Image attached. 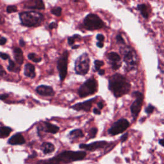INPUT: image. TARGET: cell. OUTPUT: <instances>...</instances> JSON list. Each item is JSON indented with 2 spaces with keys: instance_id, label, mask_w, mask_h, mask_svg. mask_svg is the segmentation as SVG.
I'll list each match as a JSON object with an SVG mask.
<instances>
[{
  "instance_id": "cell-1",
  "label": "cell",
  "mask_w": 164,
  "mask_h": 164,
  "mask_svg": "<svg viewBox=\"0 0 164 164\" xmlns=\"http://www.w3.org/2000/svg\"><path fill=\"white\" fill-rule=\"evenodd\" d=\"M86 152L84 151H65L51 159L40 161L38 164H67L84 160L86 157Z\"/></svg>"
},
{
  "instance_id": "cell-2",
  "label": "cell",
  "mask_w": 164,
  "mask_h": 164,
  "mask_svg": "<svg viewBox=\"0 0 164 164\" xmlns=\"http://www.w3.org/2000/svg\"><path fill=\"white\" fill-rule=\"evenodd\" d=\"M108 88L115 97H120L129 92L131 85L124 76L115 74L109 79Z\"/></svg>"
},
{
  "instance_id": "cell-3",
  "label": "cell",
  "mask_w": 164,
  "mask_h": 164,
  "mask_svg": "<svg viewBox=\"0 0 164 164\" xmlns=\"http://www.w3.org/2000/svg\"><path fill=\"white\" fill-rule=\"evenodd\" d=\"M22 25L28 27H36L41 25L44 21L43 15L36 11H27L19 14Z\"/></svg>"
},
{
  "instance_id": "cell-4",
  "label": "cell",
  "mask_w": 164,
  "mask_h": 164,
  "mask_svg": "<svg viewBox=\"0 0 164 164\" xmlns=\"http://www.w3.org/2000/svg\"><path fill=\"white\" fill-rule=\"evenodd\" d=\"M123 60L128 71H132L137 68L138 58L136 52L130 46H126L123 50Z\"/></svg>"
},
{
  "instance_id": "cell-5",
  "label": "cell",
  "mask_w": 164,
  "mask_h": 164,
  "mask_svg": "<svg viewBox=\"0 0 164 164\" xmlns=\"http://www.w3.org/2000/svg\"><path fill=\"white\" fill-rule=\"evenodd\" d=\"M90 69V58L87 53H83L75 61L74 70L77 74L85 76Z\"/></svg>"
},
{
  "instance_id": "cell-6",
  "label": "cell",
  "mask_w": 164,
  "mask_h": 164,
  "mask_svg": "<svg viewBox=\"0 0 164 164\" xmlns=\"http://www.w3.org/2000/svg\"><path fill=\"white\" fill-rule=\"evenodd\" d=\"M84 26L85 29L90 31H94L103 28L105 25L101 19L98 17L97 15L89 14L84 19Z\"/></svg>"
},
{
  "instance_id": "cell-7",
  "label": "cell",
  "mask_w": 164,
  "mask_h": 164,
  "mask_svg": "<svg viewBox=\"0 0 164 164\" xmlns=\"http://www.w3.org/2000/svg\"><path fill=\"white\" fill-rule=\"evenodd\" d=\"M97 90V83L94 78L87 79L84 84L79 87L78 94L80 97H85L92 95Z\"/></svg>"
},
{
  "instance_id": "cell-8",
  "label": "cell",
  "mask_w": 164,
  "mask_h": 164,
  "mask_svg": "<svg viewBox=\"0 0 164 164\" xmlns=\"http://www.w3.org/2000/svg\"><path fill=\"white\" fill-rule=\"evenodd\" d=\"M69 52L65 51L57 62V69L59 72V76L60 81H63L67 76L68 73V64Z\"/></svg>"
},
{
  "instance_id": "cell-9",
  "label": "cell",
  "mask_w": 164,
  "mask_h": 164,
  "mask_svg": "<svg viewBox=\"0 0 164 164\" xmlns=\"http://www.w3.org/2000/svg\"><path fill=\"white\" fill-rule=\"evenodd\" d=\"M133 96L136 97V100L131 105L130 110L134 119L135 120L140 112L144 101V96L140 92H134L133 93Z\"/></svg>"
},
{
  "instance_id": "cell-10",
  "label": "cell",
  "mask_w": 164,
  "mask_h": 164,
  "mask_svg": "<svg viewBox=\"0 0 164 164\" xmlns=\"http://www.w3.org/2000/svg\"><path fill=\"white\" fill-rule=\"evenodd\" d=\"M129 126V123L125 119H121L115 122L109 128L108 132L111 135H117L124 132Z\"/></svg>"
},
{
  "instance_id": "cell-11",
  "label": "cell",
  "mask_w": 164,
  "mask_h": 164,
  "mask_svg": "<svg viewBox=\"0 0 164 164\" xmlns=\"http://www.w3.org/2000/svg\"><path fill=\"white\" fill-rule=\"evenodd\" d=\"M108 145V143L106 141H97L95 142H92L89 144H81L79 145V147L80 149L85 150L86 151H93L95 150H97L98 149H102L105 148Z\"/></svg>"
},
{
  "instance_id": "cell-12",
  "label": "cell",
  "mask_w": 164,
  "mask_h": 164,
  "mask_svg": "<svg viewBox=\"0 0 164 164\" xmlns=\"http://www.w3.org/2000/svg\"><path fill=\"white\" fill-rule=\"evenodd\" d=\"M96 99H97V97H94V98H92V99L89 100L87 101H84L82 103H76V104L71 106V108L75 110H77V111L84 110L85 112H89L92 108L93 103H94V101L96 100Z\"/></svg>"
},
{
  "instance_id": "cell-13",
  "label": "cell",
  "mask_w": 164,
  "mask_h": 164,
  "mask_svg": "<svg viewBox=\"0 0 164 164\" xmlns=\"http://www.w3.org/2000/svg\"><path fill=\"white\" fill-rule=\"evenodd\" d=\"M108 60L111 62V66L113 70H118L121 65V57L115 52H111L107 56Z\"/></svg>"
},
{
  "instance_id": "cell-14",
  "label": "cell",
  "mask_w": 164,
  "mask_h": 164,
  "mask_svg": "<svg viewBox=\"0 0 164 164\" xmlns=\"http://www.w3.org/2000/svg\"><path fill=\"white\" fill-rule=\"evenodd\" d=\"M24 7L34 10H43L45 8L44 3L41 0H29L25 3Z\"/></svg>"
},
{
  "instance_id": "cell-15",
  "label": "cell",
  "mask_w": 164,
  "mask_h": 164,
  "mask_svg": "<svg viewBox=\"0 0 164 164\" xmlns=\"http://www.w3.org/2000/svg\"><path fill=\"white\" fill-rule=\"evenodd\" d=\"M36 92L42 96H53L55 91L52 87L47 85H40L36 88Z\"/></svg>"
},
{
  "instance_id": "cell-16",
  "label": "cell",
  "mask_w": 164,
  "mask_h": 164,
  "mask_svg": "<svg viewBox=\"0 0 164 164\" xmlns=\"http://www.w3.org/2000/svg\"><path fill=\"white\" fill-rule=\"evenodd\" d=\"M8 143L11 145H21L25 143V139L22 134L18 133L13 135L8 140Z\"/></svg>"
},
{
  "instance_id": "cell-17",
  "label": "cell",
  "mask_w": 164,
  "mask_h": 164,
  "mask_svg": "<svg viewBox=\"0 0 164 164\" xmlns=\"http://www.w3.org/2000/svg\"><path fill=\"white\" fill-rule=\"evenodd\" d=\"M24 74L27 77H29L31 78H34L36 76V74L35 72L34 65L31 63H26L25 66Z\"/></svg>"
},
{
  "instance_id": "cell-18",
  "label": "cell",
  "mask_w": 164,
  "mask_h": 164,
  "mask_svg": "<svg viewBox=\"0 0 164 164\" xmlns=\"http://www.w3.org/2000/svg\"><path fill=\"white\" fill-rule=\"evenodd\" d=\"M14 58H15V62L19 65L23 64V61H24V57H23V51L21 50V48H19V47L15 48L14 51Z\"/></svg>"
},
{
  "instance_id": "cell-19",
  "label": "cell",
  "mask_w": 164,
  "mask_h": 164,
  "mask_svg": "<svg viewBox=\"0 0 164 164\" xmlns=\"http://www.w3.org/2000/svg\"><path fill=\"white\" fill-rule=\"evenodd\" d=\"M41 149L44 154H49L54 151L55 146L50 142H44L41 145Z\"/></svg>"
},
{
  "instance_id": "cell-20",
  "label": "cell",
  "mask_w": 164,
  "mask_h": 164,
  "mask_svg": "<svg viewBox=\"0 0 164 164\" xmlns=\"http://www.w3.org/2000/svg\"><path fill=\"white\" fill-rule=\"evenodd\" d=\"M59 129V127L56 125H54L50 123H45V131L46 132L55 134L58 132Z\"/></svg>"
},
{
  "instance_id": "cell-21",
  "label": "cell",
  "mask_w": 164,
  "mask_h": 164,
  "mask_svg": "<svg viewBox=\"0 0 164 164\" xmlns=\"http://www.w3.org/2000/svg\"><path fill=\"white\" fill-rule=\"evenodd\" d=\"M137 8L140 11L141 15H142V17L144 18L148 19L149 15H150V13H149V10H148V9H147V7L146 5H145V4H139L137 6Z\"/></svg>"
},
{
  "instance_id": "cell-22",
  "label": "cell",
  "mask_w": 164,
  "mask_h": 164,
  "mask_svg": "<svg viewBox=\"0 0 164 164\" xmlns=\"http://www.w3.org/2000/svg\"><path fill=\"white\" fill-rule=\"evenodd\" d=\"M69 136L71 139H75L78 138L83 137L84 135L83 134V132H82L80 129H76L71 131V132L69 133Z\"/></svg>"
},
{
  "instance_id": "cell-23",
  "label": "cell",
  "mask_w": 164,
  "mask_h": 164,
  "mask_svg": "<svg viewBox=\"0 0 164 164\" xmlns=\"http://www.w3.org/2000/svg\"><path fill=\"white\" fill-rule=\"evenodd\" d=\"M12 131V129L9 127L1 126L0 127V137L1 138L7 137L10 134Z\"/></svg>"
},
{
  "instance_id": "cell-24",
  "label": "cell",
  "mask_w": 164,
  "mask_h": 164,
  "mask_svg": "<svg viewBox=\"0 0 164 164\" xmlns=\"http://www.w3.org/2000/svg\"><path fill=\"white\" fill-rule=\"evenodd\" d=\"M8 70L10 72H16V73H18L20 71V68L17 66V65H15V63L12 60H9V64L8 65V68H7Z\"/></svg>"
},
{
  "instance_id": "cell-25",
  "label": "cell",
  "mask_w": 164,
  "mask_h": 164,
  "mask_svg": "<svg viewBox=\"0 0 164 164\" xmlns=\"http://www.w3.org/2000/svg\"><path fill=\"white\" fill-rule=\"evenodd\" d=\"M28 58L29 60L34 62L36 63H39L40 62L41 60H42V58L38 57L36 54L34 53H30L28 54Z\"/></svg>"
},
{
  "instance_id": "cell-26",
  "label": "cell",
  "mask_w": 164,
  "mask_h": 164,
  "mask_svg": "<svg viewBox=\"0 0 164 164\" xmlns=\"http://www.w3.org/2000/svg\"><path fill=\"white\" fill-rule=\"evenodd\" d=\"M104 65V62L101 60H96L94 62V65H95V69L97 71H99L100 70V68L102 67Z\"/></svg>"
},
{
  "instance_id": "cell-27",
  "label": "cell",
  "mask_w": 164,
  "mask_h": 164,
  "mask_svg": "<svg viewBox=\"0 0 164 164\" xmlns=\"http://www.w3.org/2000/svg\"><path fill=\"white\" fill-rule=\"evenodd\" d=\"M80 37L79 35H74L72 37H70L68 38V44L69 46H73L75 42V40L76 39H79Z\"/></svg>"
},
{
  "instance_id": "cell-28",
  "label": "cell",
  "mask_w": 164,
  "mask_h": 164,
  "mask_svg": "<svg viewBox=\"0 0 164 164\" xmlns=\"http://www.w3.org/2000/svg\"><path fill=\"white\" fill-rule=\"evenodd\" d=\"M51 12L56 16H60L62 14V8L60 7H55L51 10Z\"/></svg>"
},
{
  "instance_id": "cell-29",
  "label": "cell",
  "mask_w": 164,
  "mask_h": 164,
  "mask_svg": "<svg viewBox=\"0 0 164 164\" xmlns=\"http://www.w3.org/2000/svg\"><path fill=\"white\" fill-rule=\"evenodd\" d=\"M97 133V129L96 128H92L89 132V139H92L96 137Z\"/></svg>"
},
{
  "instance_id": "cell-30",
  "label": "cell",
  "mask_w": 164,
  "mask_h": 164,
  "mask_svg": "<svg viewBox=\"0 0 164 164\" xmlns=\"http://www.w3.org/2000/svg\"><path fill=\"white\" fill-rule=\"evenodd\" d=\"M18 11V8L15 5H9L7 7V12L8 14L14 13Z\"/></svg>"
},
{
  "instance_id": "cell-31",
  "label": "cell",
  "mask_w": 164,
  "mask_h": 164,
  "mask_svg": "<svg viewBox=\"0 0 164 164\" xmlns=\"http://www.w3.org/2000/svg\"><path fill=\"white\" fill-rule=\"evenodd\" d=\"M154 110H155V107L153 105H149L147 107V108H145V112L147 114H150V113H152L153 112Z\"/></svg>"
},
{
  "instance_id": "cell-32",
  "label": "cell",
  "mask_w": 164,
  "mask_h": 164,
  "mask_svg": "<svg viewBox=\"0 0 164 164\" xmlns=\"http://www.w3.org/2000/svg\"><path fill=\"white\" fill-rule=\"evenodd\" d=\"M116 40L117 42L119 44H125V41L124 40V39L123 38V37L121 35H118L116 37Z\"/></svg>"
},
{
  "instance_id": "cell-33",
  "label": "cell",
  "mask_w": 164,
  "mask_h": 164,
  "mask_svg": "<svg viewBox=\"0 0 164 164\" xmlns=\"http://www.w3.org/2000/svg\"><path fill=\"white\" fill-rule=\"evenodd\" d=\"M96 39L99 42H102L105 40V37L102 34H97L96 36Z\"/></svg>"
},
{
  "instance_id": "cell-34",
  "label": "cell",
  "mask_w": 164,
  "mask_h": 164,
  "mask_svg": "<svg viewBox=\"0 0 164 164\" xmlns=\"http://www.w3.org/2000/svg\"><path fill=\"white\" fill-rule=\"evenodd\" d=\"M0 58H2L3 60H7L9 58V55L7 53L0 52Z\"/></svg>"
},
{
  "instance_id": "cell-35",
  "label": "cell",
  "mask_w": 164,
  "mask_h": 164,
  "mask_svg": "<svg viewBox=\"0 0 164 164\" xmlns=\"http://www.w3.org/2000/svg\"><path fill=\"white\" fill-rule=\"evenodd\" d=\"M7 42V39L0 35V45H4Z\"/></svg>"
},
{
  "instance_id": "cell-36",
  "label": "cell",
  "mask_w": 164,
  "mask_h": 164,
  "mask_svg": "<svg viewBox=\"0 0 164 164\" xmlns=\"http://www.w3.org/2000/svg\"><path fill=\"white\" fill-rule=\"evenodd\" d=\"M128 137V133H126V134H124L123 135H122L121 137V142L123 143V142H125V141L127 140Z\"/></svg>"
},
{
  "instance_id": "cell-37",
  "label": "cell",
  "mask_w": 164,
  "mask_h": 164,
  "mask_svg": "<svg viewBox=\"0 0 164 164\" xmlns=\"http://www.w3.org/2000/svg\"><path fill=\"white\" fill-rule=\"evenodd\" d=\"M7 74L5 71L4 70V69L3 68V67L0 65V76H4Z\"/></svg>"
},
{
  "instance_id": "cell-38",
  "label": "cell",
  "mask_w": 164,
  "mask_h": 164,
  "mask_svg": "<svg viewBox=\"0 0 164 164\" xmlns=\"http://www.w3.org/2000/svg\"><path fill=\"white\" fill-rule=\"evenodd\" d=\"M49 28H50L52 30L53 29V28H57V24L55 22H53V23H52L49 25Z\"/></svg>"
},
{
  "instance_id": "cell-39",
  "label": "cell",
  "mask_w": 164,
  "mask_h": 164,
  "mask_svg": "<svg viewBox=\"0 0 164 164\" xmlns=\"http://www.w3.org/2000/svg\"><path fill=\"white\" fill-rule=\"evenodd\" d=\"M8 97V94H3L0 95V100H5Z\"/></svg>"
},
{
  "instance_id": "cell-40",
  "label": "cell",
  "mask_w": 164,
  "mask_h": 164,
  "mask_svg": "<svg viewBox=\"0 0 164 164\" xmlns=\"http://www.w3.org/2000/svg\"><path fill=\"white\" fill-rule=\"evenodd\" d=\"M93 112H94V114H96V115H100V114H101V111H100V110L97 109V108H94Z\"/></svg>"
},
{
  "instance_id": "cell-41",
  "label": "cell",
  "mask_w": 164,
  "mask_h": 164,
  "mask_svg": "<svg viewBox=\"0 0 164 164\" xmlns=\"http://www.w3.org/2000/svg\"><path fill=\"white\" fill-rule=\"evenodd\" d=\"M97 107L98 108H99V110H101L103 108V107H104V105L102 102H100L97 103Z\"/></svg>"
},
{
  "instance_id": "cell-42",
  "label": "cell",
  "mask_w": 164,
  "mask_h": 164,
  "mask_svg": "<svg viewBox=\"0 0 164 164\" xmlns=\"http://www.w3.org/2000/svg\"><path fill=\"white\" fill-rule=\"evenodd\" d=\"M96 45H97V46L98 47H100V48H102V47H103V46H104L103 43V42H97Z\"/></svg>"
},
{
  "instance_id": "cell-43",
  "label": "cell",
  "mask_w": 164,
  "mask_h": 164,
  "mask_svg": "<svg viewBox=\"0 0 164 164\" xmlns=\"http://www.w3.org/2000/svg\"><path fill=\"white\" fill-rule=\"evenodd\" d=\"M25 44H26L25 42L23 41V39H21L20 40V41H19V45H20V46H21V47H24V46H25Z\"/></svg>"
},
{
  "instance_id": "cell-44",
  "label": "cell",
  "mask_w": 164,
  "mask_h": 164,
  "mask_svg": "<svg viewBox=\"0 0 164 164\" xmlns=\"http://www.w3.org/2000/svg\"><path fill=\"white\" fill-rule=\"evenodd\" d=\"M105 73V71L104 69H100V70L99 71V72H98V74H99L100 76L104 75Z\"/></svg>"
},
{
  "instance_id": "cell-45",
  "label": "cell",
  "mask_w": 164,
  "mask_h": 164,
  "mask_svg": "<svg viewBox=\"0 0 164 164\" xmlns=\"http://www.w3.org/2000/svg\"><path fill=\"white\" fill-rule=\"evenodd\" d=\"M4 23V19L2 16L0 15V25H2Z\"/></svg>"
},
{
  "instance_id": "cell-46",
  "label": "cell",
  "mask_w": 164,
  "mask_h": 164,
  "mask_svg": "<svg viewBox=\"0 0 164 164\" xmlns=\"http://www.w3.org/2000/svg\"><path fill=\"white\" fill-rule=\"evenodd\" d=\"M159 144L164 147V139H160L159 140Z\"/></svg>"
},
{
  "instance_id": "cell-47",
  "label": "cell",
  "mask_w": 164,
  "mask_h": 164,
  "mask_svg": "<svg viewBox=\"0 0 164 164\" xmlns=\"http://www.w3.org/2000/svg\"><path fill=\"white\" fill-rule=\"evenodd\" d=\"M79 47V45H75V46H72V49H77V48H78Z\"/></svg>"
}]
</instances>
